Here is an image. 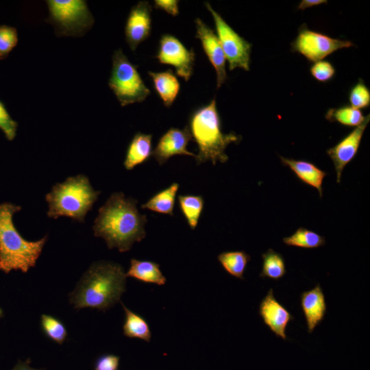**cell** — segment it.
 Returning a JSON list of instances; mask_svg holds the SVG:
<instances>
[{"mask_svg":"<svg viewBox=\"0 0 370 370\" xmlns=\"http://www.w3.org/2000/svg\"><path fill=\"white\" fill-rule=\"evenodd\" d=\"M137 202L123 193H114L99 208L92 227L94 234L103 238L109 249L127 251L145 237L147 217L139 213Z\"/></svg>","mask_w":370,"mask_h":370,"instance_id":"cell-1","label":"cell"},{"mask_svg":"<svg viewBox=\"0 0 370 370\" xmlns=\"http://www.w3.org/2000/svg\"><path fill=\"white\" fill-rule=\"evenodd\" d=\"M126 278L119 264L95 262L69 294L70 303L76 309L91 308L105 312L120 301L125 291Z\"/></svg>","mask_w":370,"mask_h":370,"instance_id":"cell-2","label":"cell"},{"mask_svg":"<svg viewBox=\"0 0 370 370\" xmlns=\"http://www.w3.org/2000/svg\"><path fill=\"white\" fill-rule=\"evenodd\" d=\"M188 127L192 139L198 146V153L195 156L197 164L206 161H211L214 165L217 162H226L228 160L225 153L227 147L230 143H239L242 138L234 132L224 134L222 132L215 99L191 113Z\"/></svg>","mask_w":370,"mask_h":370,"instance_id":"cell-3","label":"cell"},{"mask_svg":"<svg viewBox=\"0 0 370 370\" xmlns=\"http://www.w3.org/2000/svg\"><path fill=\"white\" fill-rule=\"evenodd\" d=\"M21 206L10 202L0 204V270L8 273L12 270L26 273L36 265L47 241L46 235L36 241L23 238L13 223V215Z\"/></svg>","mask_w":370,"mask_h":370,"instance_id":"cell-4","label":"cell"},{"mask_svg":"<svg viewBox=\"0 0 370 370\" xmlns=\"http://www.w3.org/2000/svg\"><path fill=\"white\" fill-rule=\"evenodd\" d=\"M99 194L100 191L94 190L86 175L69 177L64 182L55 184L46 195L47 216L53 219L68 217L84 222Z\"/></svg>","mask_w":370,"mask_h":370,"instance_id":"cell-5","label":"cell"},{"mask_svg":"<svg viewBox=\"0 0 370 370\" xmlns=\"http://www.w3.org/2000/svg\"><path fill=\"white\" fill-rule=\"evenodd\" d=\"M108 86L121 106L140 103L150 95V90L140 77L137 66L132 64L121 49L113 53Z\"/></svg>","mask_w":370,"mask_h":370,"instance_id":"cell-6","label":"cell"},{"mask_svg":"<svg viewBox=\"0 0 370 370\" xmlns=\"http://www.w3.org/2000/svg\"><path fill=\"white\" fill-rule=\"evenodd\" d=\"M46 22L55 28L57 36L79 37L93 25L95 19L84 0H47Z\"/></svg>","mask_w":370,"mask_h":370,"instance_id":"cell-7","label":"cell"},{"mask_svg":"<svg viewBox=\"0 0 370 370\" xmlns=\"http://www.w3.org/2000/svg\"><path fill=\"white\" fill-rule=\"evenodd\" d=\"M205 5L213 17L217 36L228 62L229 69L240 68L249 71L251 44L238 34L209 3L206 2Z\"/></svg>","mask_w":370,"mask_h":370,"instance_id":"cell-8","label":"cell"},{"mask_svg":"<svg viewBox=\"0 0 370 370\" xmlns=\"http://www.w3.org/2000/svg\"><path fill=\"white\" fill-rule=\"evenodd\" d=\"M293 51L313 62L321 61L334 51L354 46L349 40L333 38L302 27L292 42Z\"/></svg>","mask_w":370,"mask_h":370,"instance_id":"cell-9","label":"cell"},{"mask_svg":"<svg viewBox=\"0 0 370 370\" xmlns=\"http://www.w3.org/2000/svg\"><path fill=\"white\" fill-rule=\"evenodd\" d=\"M156 58L161 64L174 66L177 75L186 82L193 75L195 60V52L193 49H188L173 35L169 34L162 35Z\"/></svg>","mask_w":370,"mask_h":370,"instance_id":"cell-10","label":"cell"},{"mask_svg":"<svg viewBox=\"0 0 370 370\" xmlns=\"http://www.w3.org/2000/svg\"><path fill=\"white\" fill-rule=\"evenodd\" d=\"M151 10V6L146 1H138L130 10L125 26V38L132 51L149 36Z\"/></svg>","mask_w":370,"mask_h":370,"instance_id":"cell-11","label":"cell"},{"mask_svg":"<svg viewBox=\"0 0 370 370\" xmlns=\"http://www.w3.org/2000/svg\"><path fill=\"white\" fill-rule=\"evenodd\" d=\"M196 36L217 73V86L220 88L227 79L226 58L220 41L214 32L201 19L195 20Z\"/></svg>","mask_w":370,"mask_h":370,"instance_id":"cell-12","label":"cell"},{"mask_svg":"<svg viewBox=\"0 0 370 370\" xmlns=\"http://www.w3.org/2000/svg\"><path fill=\"white\" fill-rule=\"evenodd\" d=\"M191 140L188 125L182 130L171 127L160 138L152 151L151 156L160 165L166 163L175 155H186L195 158L196 154L187 149V145Z\"/></svg>","mask_w":370,"mask_h":370,"instance_id":"cell-13","label":"cell"},{"mask_svg":"<svg viewBox=\"0 0 370 370\" xmlns=\"http://www.w3.org/2000/svg\"><path fill=\"white\" fill-rule=\"evenodd\" d=\"M369 119L368 114L362 124L356 127L338 144L327 150V153L334 166L337 183L341 182L342 173L345 166L356 156Z\"/></svg>","mask_w":370,"mask_h":370,"instance_id":"cell-14","label":"cell"},{"mask_svg":"<svg viewBox=\"0 0 370 370\" xmlns=\"http://www.w3.org/2000/svg\"><path fill=\"white\" fill-rule=\"evenodd\" d=\"M258 313L276 336L287 340L286 327L294 317L275 299L272 288L260 301Z\"/></svg>","mask_w":370,"mask_h":370,"instance_id":"cell-15","label":"cell"},{"mask_svg":"<svg viewBox=\"0 0 370 370\" xmlns=\"http://www.w3.org/2000/svg\"><path fill=\"white\" fill-rule=\"evenodd\" d=\"M300 304L304 314L308 332L312 333L323 320L327 311L325 295L319 284L314 288L304 291Z\"/></svg>","mask_w":370,"mask_h":370,"instance_id":"cell-16","label":"cell"},{"mask_svg":"<svg viewBox=\"0 0 370 370\" xmlns=\"http://www.w3.org/2000/svg\"><path fill=\"white\" fill-rule=\"evenodd\" d=\"M283 164L290 168L296 176L305 184L316 188L320 197L323 196L322 184L327 173L313 163L280 156Z\"/></svg>","mask_w":370,"mask_h":370,"instance_id":"cell-17","label":"cell"},{"mask_svg":"<svg viewBox=\"0 0 370 370\" xmlns=\"http://www.w3.org/2000/svg\"><path fill=\"white\" fill-rule=\"evenodd\" d=\"M152 135L138 132L130 143L124 160V166L132 170L147 161L152 154Z\"/></svg>","mask_w":370,"mask_h":370,"instance_id":"cell-18","label":"cell"},{"mask_svg":"<svg viewBox=\"0 0 370 370\" xmlns=\"http://www.w3.org/2000/svg\"><path fill=\"white\" fill-rule=\"evenodd\" d=\"M156 92L166 108H170L180 89V84L171 69L162 72H148Z\"/></svg>","mask_w":370,"mask_h":370,"instance_id":"cell-19","label":"cell"},{"mask_svg":"<svg viewBox=\"0 0 370 370\" xmlns=\"http://www.w3.org/2000/svg\"><path fill=\"white\" fill-rule=\"evenodd\" d=\"M126 277H131L145 283L164 285L166 277L160 269V264L150 260H130V267L125 273Z\"/></svg>","mask_w":370,"mask_h":370,"instance_id":"cell-20","label":"cell"},{"mask_svg":"<svg viewBox=\"0 0 370 370\" xmlns=\"http://www.w3.org/2000/svg\"><path fill=\"white\" fill-rule=\"evenodd\" d=\"M179 188L177 183H173L169 187L157 193L151 197L141 208L156 212L173 215L175 196Z\"/></svg>","mask_w":370,"mask_h":370,"instance_id":"cell-21","label":"cell"},{"mask_svg":"<svg viewBox=\"0 0 370 370\" xmlns=\"http://www.w3.org/2000/svg\"><path fill=\"white\" fill-rule=\"evenodd\" d=\"M125 318L123 325V334L129 338H136L149 342L151 332L147 321L140 315L128 309L121 303Z\"/></svg>","mask_w":370,"mask_h":370,"instance_id":"cell-22","label":"cell"},{"mask_svg":"<svg viewBox=\"0 0 370 370\" xmlns=\"http://www.w3.org/2000/svg\"><path fill=\"white\" fill-rule=\"evenodd\" d=\"M217 259L230 275L243 280V274L251 256L244 251H232L221 253Z\"/></svg>","mask_w":370,"mask_h":370,"instance_id":"cell-23","label":"cell"},{"mask_svg":"<svg viewBox=\"0 0 370 370\" xmlns=\"http://www.w3.org/2000/svg\"><path fill=\"white\" fill-rule=\"evenodd\" d=\"M262 268L260 273V278H269L278 281L285 275L286 265L282 254L272 249H269L262 254Z\"/></svg>","mask_w":370,"mask_h":370,"instance_id":"cell-24","label":"cell"},{"mask_svg":"<svg viewBox=\"0 0 370 370\" xmlns=\"http://www.w3.org/2000/svg\"><path fill=\"white\" fill-rule=\"evenodd\" d=\"M180 210L186 218L189 227L195 230L202 212L204 200L201 195H182L177 197Z\"/></svg>","mask_w":370,"mask_h":370,"instance_id":"cell-25","label":"cell"},{"mask_svg":"<svg viewBox=\"0 0 370 370\" xmlns=\"http://www.w3.org/2000/svg\"><path fill=\"white\" fill-rule=\"evenodd\" d=\"M283 242L288 246L314 249L323 246L325 239L317 232L301 227L290 236L284 238Z\"/></svg>","mask_w":370,"mask_h":370,"instance_id":"cell-26","label":"cell"},{"mask_svg":"<svg viewBox=\"0 0 370 370\" xmlns=\"http://www.w3.org/2000/svg\"><path fill=\"white\" fill-rule=\"evenodd\" d=\"M325 118L330 122H338L349 127H358L366 119L360 110L352 106H343L328 110Z\"/></svg>","mask_w":370,"mask_h":370,"instance_id":"cell-27","label":"cell"},{"mask_svg":"<svg viewBox=\"0 0 370 370\" xmlns=\"http://www.w3.org/2000/svg\"><path fill=\"white\" fill-rule=\"evenodd\" d=\"M40 325L49 338L60 345L64 343L68 334L66 327L58 319L49 314H42Z\"/></svg>","mask_w":370,"mask_h":370,"instance_id":"cell-28","label":"cell"},{"mask_svg":"<svg viewBox=\"0 0 370 370\" xmlns=\"http://www.w3.org/2000/svg\"><path fill=\"white\" fill-rule=\"evenodd\" d=\"M18 32L16 27L0 25V60L7 58L18 43Z\"/></svg>","mask_w":370,"mask_h":370,"instance_id":"cell-29","label":"cell"},{"mask_svg":"<svg viewBox=\"0 0 370 370\" xmlns=\"http://www.w3.org/2000/svg\"><path fill=\"white\" fill-rule=\"evenodd\" d=\"M350 106L361 109L370 105V91L363 81L360 79L351 89L349 94Z\"/></svg>","mask_w":370,"mask_h":370,"instance_id":"cell-30","label":"cell"},{"mask_svg":"<svg viewBox=\"0 0 370 370\" xmlns=\"http://www.w3.org/2000/svg\"><path fill=\"white\" fill-rule=\"evenodd\" d=\"M17 127V122L11 117L4 103L0 100V129L8 140L14 139Z\"/></svg>","mask_w":370,"mask_h":370,"instance_id":"cell-31","label":"cell"},{"mask_svg":"<svg viewBox=\"0 0 370 370\" xmlns=\"http://www.w3.org/2000/svg\"><path fill=\"white\" fill-rule=\"evenodd\" d=\"M310 71L315 79L321 82L330 80L335 75V69L332 64L323 60L314 62Z\"/></svg>","mask_w":370,"mask_h":370,"instance_id":"cell-32","label":"cell"},{"mask_svg":"<svg viewBox=\"0 0 370 370\" xmlns=\"http://www.w3.org/2000/svg\"><path fill=\"white\" fill-rule=\"evenodd\" d=\"M120 358L114 354H103L95 361L94 370H117Z\"/></svg>","mask_w":370,"mask_h":370,"instance_id":"cell-33","label":"cell"},{"mask_svg":"<svg viewBox=\"0 0 370 370\" xmlns=\"http://www.w3.org/2000/svg\"><path fill=\"white\" fill-rule=\"evenodd\" d=\"M179 1L177 0H155L154 7L175 16L179 14Z\"/></svg>","mask_w":370,"mask_h":370,"instance_id":"cell-34","label":"cell"},{"mask_svg":"<svg viewBox=\"0 0 370 370\" xmlns=\"http://www.w3.org/2000/svg\"><path fill=\"white\" fill-rule=\"evenodd\" d=\"M327 1L324 0H302L298 7L297 9L299 10H305L308 8H310L314 5H320L322 3H327Z\"/></svg>","mask_w":370,"mask_h":370,"instance_id":"cell-35","label":"cell"},{"mask_svg":"<svg viewBox=\"0 0 370 370\" xmlns=\"http://www.w3.org/2000/svg\"><path fill=\"white\" fill-rule=\"evenodd\" d=\"M31 361L28 358L25 361L18 360L12 370H45V369H34L29 366Z\"/></svg>","mask_w":370,"mask_h":370,"instance_id":"cell-36","label":"cell"}]
</instances>
